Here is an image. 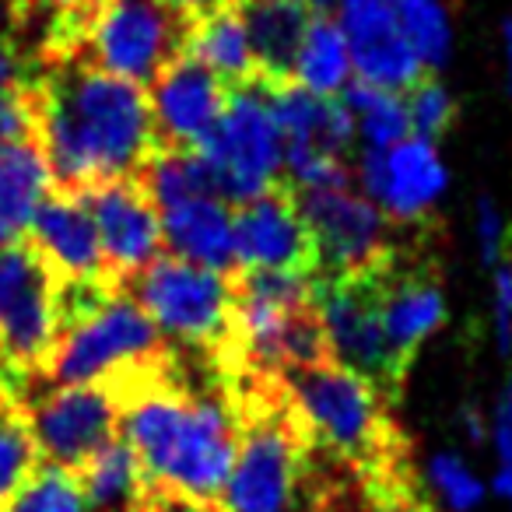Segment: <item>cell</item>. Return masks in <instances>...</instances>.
Listing matches in <instances>:
<instances>
[{
    "label": "cell",
    "mask_w": 512,
    "mask_h": 512,
    "mask_svg": "<svg viewBox=\"0 0 512 512\" xmlns=\"http://www.w3.org/2000/svg\"><path fill=\"white\" fill-rule=\"evenodd\" d=\"M165 8L169 11H176L183 22H200L204 15H211V11H218V8H225V4H235V0H162Z\"/></svg>",
    "instance_id": "40"
},
{
    "label": "cell",
    "mask_w": 512,
    "mask_h": 512,
    "mask_svg": "<svg viewBox=\"0 0 512 512\" xmlns=\"http://www.w3.org/2000/svg\"><path fill=\"white\" fill-rule=\"evenodd\" d=\"M235 267L242 271H313L316 249L295 193L271 190L235 211Z\"/></svg>",
    "instance_id": "16"
},
{
    "label": "cell",
    "mask_w": 512,
    "mask_h": 512,
    "mask_svg": "<svg viewBox=\"0 0 512 512\" xmlns=\"http://www.w3.org/2000/svg\"><path fill=\"white\" fill-rule=\"evenodd\" d=\"M39 467H43V456H39L29 414L15 400V393L0 390V512Z\"/></svg>",
    "instance_id": "29"
},
{
    "label": "cell",
    "mask_w": 512,
    "mask_h": 512,
    "mask_svg": "<svg viewBox=\"0 0 512 512\" xmlns=\"http://www.w3.org/2000/svg\"><path fill=\"white\" fill-rule=\"evenodd\" d=\"M81 193L99 228L102 253H106L109 278L116 281H134L148 264H155L165 253V235L162 218L137 176L130 179H109V183H95Z\"/></svg>",
    "instance_id": "14"
},
{
    "label": "cell",
    "mask_w": 512,
    "mask_h": 512,
    "mask_svg": "<svg viewBox=\"0 0 512 512\" xmlns=\"http://www.w3.org/2000/svg\"><path fill=\"white\" fill-rule=\"evenodd\" d=\"M407 109H411V130L418 137H425V141H439L456 123V99L439 81L421 78L407 92Z\"/></svg>",
    "instance_id": "33"
},
{
    "label": "cell",
    "mask_w": 512,
    "mask_h": 512,
    "mask_svg": "<svg viewBox=\"0 0 512 512\" xmlns=\"http://www.w3.org/2000/svg\"><path fill=\"white\" fill-rule=\"evenodd\" d=\"M355 78V64H351L348 39H344L341 25L334 15H313L306 29V39L299 46V57L292 67V81L313 95H341Z\"/></svg>",
    "instance_id": "26"
},
{
    "label": "cell",
    "mask_w": 512,
    "mask_h": 512,
    "mask_svg": "<svg viewBox=\"0 0 512 512\" xmlns=\"http://www.w3.org/2000/svg\"><path fill=\"white\" fill-rule=\"evenodd\" d=\"M502 53H505V88H509V99H512V18L502 22Z\"/></svg>",
    "instance_id": "44"
},
{
    "label": "cell",
    "mask_w": 512,
    "mask_h": 512,
    "mask_svg": "<svg viewBox=\"0 0 512 512\" xmlns=\"http://www.w3.org/2000/svg\"><path fill=\"white\" fill-rule=\"evenodd\" d=\"M358 193L372 200L390 221H418L442 200L449 169L439 144L411 134L386 151L362 148L355 162Z\"/></svg>",
    "instance_id": "13"
},
{
    "label": "cell",
    "mask_w": 512,
    "mask_h": 512,
    "mask_svg": "<svg viewBox=\"0 0 512 512\" xmlns=\"http://www.w3.org/2000/svg\"><path fill=\"white\" fill-rule=\"evenodd\" d=\"M148 102L155 116L158 148H197L225 109L228 85L183 50L151 81Z\"/></svg>",
    "instance_id": "17"
},
{
    "label": "cell",
    "mask_w": 512,
    "mask_h": 512,
    "mask_svg": "<svg viewBox=\"0 0 512 512\" xmlns=\"http://www.w3.org/2000/svg\"><path fill=\"white\" fill-rule=\"evenodd\" d=\"M379 320L390 341L397 362L407 369L418 348L446 323V295L432 274L421 271H397V267H379Z\"/></svg>",
    "instance_id": "20"
},
{
    "label": "cell",
    "mask_w": 512,
    "mask_h": 512,
    "mask_svg": "<svg viewBox=\"0 0 512 512\" xmlns=\"http://www.w3.org/2000/svg\"><path fill=\"white\" fill-rule=\"evenodd\" d=\"M60 278L32 242L0 249V383L46 372L60 337Z\"/></svg>",
    "instance_id": "7"
},
{
    "label": "cell",
    "mask_w": 512,
    "mask_h": 512,
    "mask_svg": "<svg viewBox=\"0 0 512 512\" xmlns=\"http://www.w3.org/2000/svg\"><path fill=\"white\" fill-rule=\"evenodd\" d=\"M39 456L78 474L120 428V397L109 386H53L25 407Z\"/></svg>",
    "instance_id": "12"
},
{
    "label": "cell",
    "mask_w": 512,
    "mask_h": 512,
    "mask_svg": "<svg viewBox=\"0 0 512 512\" xmlns=\"http://www.w3.org/2000/svg\"><path fill=\"white\" fill-rule=\"evenodd\" d=\"M460 425H463V435H467L470 442H484V435H491V421L484 418L474 404H467L460 411Z\"/></svg>",
    "instance_id": "42"
},
{
    "label": "cell",
    "mask_w": 512,
    "mask_h": 512,
    "mask_svg": "<svg viewBox=\"0 0 512 512\" xmlns=\"http://www.w3.org/2000/svg\"><path fill=\"white\" fill-rule=\"evenodd\" d=\"M50 193L53 169L36 137L0 144V249L25 242Z\"/></svg>",
    "instance_id": "23"
},
{
    "label": "cell",
    "mask_w": 512,
    "mask_h": 512,
    "mask_svg": "<svg viewBox=\"0 0 512 512\" xmlns=\"http://www.w3.org/2000/svg\"><path fill=\"white\" fill-rule=\"evenodd\" d=\"M36 74L39 130L53 183L88 190L109 179H130L158 151V130L148 92L81 57L46 60Z\"/></svg>",
    "instance_id": "1"
},
{
    "label": "cell",
    "mask_w": 512,
    "mask_h": 512,
    "mask_svg": "<svg viewBox=\"0 0 512 512\" xmlns=\"http://www.w3.org/2000/svg\"><path fill=\"white\" fill-rule=\"evenodd\" d=\"M186 53L197 57L207 71H214L228 88L246 85V81L260 78L256 74L253 46H249L246 25L235 4L211 11L200 22L190 25V36H186Z\"/></svg>",
    "instance_id": "25"
},
{
    "label": "cell",
    "mask_w": 512,
    "mask_h": 512,
    "mask_svg": "<svg viewBox=\"0 0 512 512\" xmlns=\"http://www.w3.org/2000/svg\"><path fill=\"white\" fill-rule=\"evenodd\" d=\"M92 0H29V8L43 11V15H53V18H78L85 15V8Z\"/></svg>",
    "instance_id": "41"
},
{
    "label": "cell",
    "mask_w": 512,
    "mask_h": 512,
    "mask_svg": "<svg viewBox=\"0 0 512 512\" xmlns=\"http://www.w3.org/2000/svg\"><path fill=\"white\" fill-rule=\"evenodd\" d=\"M137 183L144 186V193H148L158 211L183 204V200L221 197L211 165L193 148H158L148 158V165L137 172Z\"/></svg>",
    "instance_id": "27"
},
{
    "label": "cell",
    "mask_w": 512,
    "mask_h": 512,
    "mask_svg": "<svg viewBox=\"0 0 512 512\" xmlns=\"http://www.w3.org/2000/svg\"><path fill=\"white\" fill-rule=\"evenodd\" d=\"M4 512H88V505L74 470L43 463L29 477V484L4 505Z\"/></svg>",
    "instance_id": "31"
},
{
    "label": "cell",
    "mask_w": 512,
    "mask_h": 512,
    "mask_svg": "<svg viewBox=\"0 0 512 512\" xmlns=\"http://www.w3.org/2000/svg\"><path fill=\"white\" fill-rule=\"evenodd\" d=\"M491 491H495L502 502H509V509H512V467L495 470V477H491Z\"/></svg>",
    "instance_id": "43"
},
{
    "label": "cell",
    "mask_w": 512,
    "mask_h": 512,
    "mask_svg": "<svg viewBox=\"0 0 512 512\" xmlns=\"http://www.w3.org/2000/svg\"><path fill=\"white\" fill-rule=\"evenodd\" d=\"M474 235H477V253H481V264L495 267L498 260L505 256V221L502 211L491 197L477 200V211H474Z\"/></svg>",
    "instance_id": "36"
},
{
    "label": "cell",
    "mask_w": 512,
    "mask_h": 512,
    "mask_svg": "<svg viewBox=\"0 0 512 512\" xmlns=\"http://www.w3.org/2000/svg\"><path fill=\"white\" fill-rule=\"evenodd\" d=\"M36 81V64L18 43H0V92Z\"/></svg>",
    "instance_id": "37"
},
{
    "label": "cell",
    "mask_w": 512,
    "mask_h": 512,
    "mask_svg": "<svg viewBox=\"0 0 512 512\" xmlns=\"http://www.w3.org/2000/svg\"><path fill=\"white\" fill-rule=\"evenodd\" d=\"M502 411L512 418V379H509V390H505V400H502Z\"/></svg>",
    "instance_id": "46"
},
{
    "label": "cell",
    "mask_w": 512,
    "mask_h": 512,
    "mask_svg": "<svg viewBox=\"0 0 512 512\" xmlns=\"http://www.w3.org/2000/svg\"><path fill=\"white\" fill-rule=\"evenodd\" d=\"M235 8L253 46L256 74L267 85L292 81L295 57L313 22V8L306 0H235Z\"/></svg>",
    "instance_id": "22"
},
{
    "label": "cell",
    "mask_w": 512,
    "mask_h": 512,
    "mask_svg": "<svg viewBox=\"0 0 512 512\" xmlns=\"http://www.w3.org/2000/svg\"><path fill=\"white\" fill-rule=\"evenodd\" d=\"M334 18L348 39L358 81L407 95L425 78V67L404 39L393 0H337Z\"/></svg>",
    "instance_id": "15"
},
{
    "label": "cell",
    "mask_w": 512,
    "mask_h": 512,
    "mask_svg": "<svg viewBox=\"0 0 512 512\" xmlns=\"http://www.w3.org/2000/svg\"><path fill=\"white\" fill-rule=\"evenodd\" d=\"M39 130V95L36 81L0 92V144L29 141Z\"/></svg>",
    "instance_id": "34"
},
{
    "label": "cell",
    "mask_w": 512,
    "mask_h": 512,
    "mask_svg": "<svg viewBox=\"0 0 512 512\" xmlns=\"http://www.w3.org/2000/svg\"><path fill=\"white\" fill-rule=\"evenodd\" d=\"M165 337L144 306L102 285L60 288V337L46 376L53 386H109L144 379L162 362Z\"/></svg>",
    "instance_id": "3"
},
{
    "label": "cell",
    "mask_w": 512,
    "mask_h": 512,
    "mask_svg": "<svg viewBox=\"0 0 512 512\" xmlns=\"http://www.w3.org/2000/svg\"><path fill=\"white\" fill-rule=\"evenodd\" d=\"M292 414L302 432L341 460H383L390 425H386L379 386L337 362L285 372Z\"/></svg>",
    "instance_id": "6"
},
{
    "label": "cell",
    "mask_w": 512,
    "mask_h": 512,
    "mask_svg": "<svg viewBox=\"0 0 512 512\" xmlns=\"http://www.w3.org/2000/svg\"><path fill=\"white\" fill-rule=\"evenodd\" d=\"M316 249V278H355L386 264L390 218L365 193L341 190H302L295 193Z\"/></svg>",
    "instance_id": "11"
},
{
    "label": "cell",
    "mask_w": 512,
    "mask_h": 512,
    "mask_svg": "<svg viewBox=\"0 0 512 512\" xmlns=\"http://www.w3.org/2000/svg\"><path fill=\"white\" fill-rule=\"evenodd\" d=\"M158 218H162L165 249L172 256H183L190 264L211 267V271L235 267V214L228 200H183V204L158 211Z\"/></svg>",
    "instance_id": "21"
},
{
    "label": "cell",
    "mask_w": 512,
    "mask_h": 512,
    "mask_svg": "<svg viewBox=\"0 0 512 512\" xmlns=\"http://www.w3.org/2000/svg\"><path fill=\"white\" fill-rule=\"evenodd\" d=\"M190 22L162 0H92L74 18L71 53L134 85H151L183 53Z\"/></svg>",
    "instance_id": "4"
},
{
    "label": "cell",
    "mask_w": 512,
    "mask_h": 512,
    "mask_svg": "<svg viewBox=\"0 0 512 512\" xmlns=\"http://www.w3.org/2000/svg\"><path fill=\"white\" fill-rule=\"evenodd\" d=\"M88 512H141L148 502V477L137 453L113 439L78 470Z\"/></svg>",
    "instance_id": "24"
},
{
    "label": "cell",
    "mask_w": 512,
    "mask_h": 512,
    "mask_svg": "<svg viewBox=\"0 0 512 512\" xmlns=\"http://www.w3.org/2000/svg\"><path fill=\"white\" fill-rule=\"evenodd\" d=\"M313 302L330 362L390 390L404 379L407 369L397 362L379 320L376 271L355 278H316Z\"/></svg>",
    "instance_id": "10"
},
{
    "label": "cell",
    "mask_w": 512,
    "mask_h": 512,
    "mask_svg": "<svg viewBox=\"0 0 512 512\" xmlns=\"http://www.w3.org/2000/svg\"><path fill=\"white\" fill-rule=\"evenodd\" d=\"M274 116H278L281 137H285V169L306 162L313 155L344 158L358 141L355 113L341 95H313L295 81L271 85Z\"/></svg>",
    "instance_id": "19"
},
{
    "label": "cell",
    "mask_w": 512,
    "mask_h": 512,
    "mask_svg": "<svg viewBox=\"0 0 512 512\" xmlns=\"http://www.w3.org/2000/svg\"><path fill=\"white\" fill-rule=\"evenodd\" d=\"M155 379L144 376L120 397L123 442L155 491L214 502L239 453V414L214 393H186Z\"/></svg>",
    "instance_id": "2"
},
{
    "label": "cell",
    "mask_w": 512,
    "mask_h": 512,
    "mask_svg": "<svg viewBox=\"0 0 512 512\" xmlns=\"http://www.w3.org/2000/svg\"><path fill=\"white\" fill-rule=\"evenodd\" d=\"M341 99L348 102V109L355 113L358 141H362L365 148L386 151L414 134L411 109H407L404 92H390V88H376V85H369V81L351 78V85L341 92Z\"/></svg>",
    "instance_id": "28"
},
{
    "label": "cell",
    "mask_w": 512,
    "mask_h": 512,
    "mask_svg": "<svg viewBox=\"0 0 512 512\" xmlns=\"http://www.w3.org/2000/svg\"><path fill=\"white\" fill-rule=\"evenodd\" d=\"M428 488L449 512H474L484 502V481L456 453H435L425 467Z\"/></svg>",
    "instance_id": "32"
},
{
    "label": "cell",
    "mask_w": 512,
    "mask_h": 512,
    "mask_svg": "<svg viewBox=\"0 0 512 512\" xmlns=\"http://www.w3.org/2000/svg\"><path fill=\"white\" fill-rule=\"evenodd\" d=\"M130 285H134L130 295L155 320L162 337L200 351L232 341L235 288L225 271H211L183 256L162 253Z\"/></svg>",
    "instance_id": "9"
},
{
    "label": "cell",
    "mask_w": 512,
    "mask_h": 512,
    "mask_svg": "<svg viewBox=\"0 0 512 512\" xmlns=\"http://www.w3.org/2000/svg\"><path fill=\"white\" fill-rule=\"evenodd\" d=\"M309 8H313V15H334L337 0H306Z\"/></svg>",
    "instance_id": "45"
},
{
    "label": "cell",
    "mask_w": 512,
    "mask_h": 512,
    "mask_svg": "<svg viewBox=\"0 0 512 512\" xmlns=\"http://www.w3.org/2000/svg\"><path fill=\"white\" fill-rule=\"evenodd\" d=\"M193 151L211 165L218 193L228 204L242 207L278 190V179L285 176V137L274 116L271 85L253 78L228 88L218 123Z\"/></svg>",
    "instance_id": "5"
},
{
    "label": "cell",
    "mask_w": 512,
    "mask_h": 512,
    "mask_svg": "<svg viewBox=\"0 0 512 512\" xmlns=\"http://www.w3.org/2000/svg\"><path fill=\"white\" fill-rule=\"evenodd\" d=\"M151 491H155V488H151ZM141 512H221V509H211V502H197V498L155 491V495H148V502H144Z\"/></svg>",
    "instance_id": "39"
},
{
    "label": "cell",
    "mask_w": 512,
    "mask_h": 512,
    "mask_svg": "<svg viewBox=\"0 0 512 512\" xmlns=\"http://www.w3.org/2000/svg\"><path fill=\"white\" fill-rule=\"evenodd\" d=\"M29 0H0V43H22Z\"/></svg>",
    "instance_id": "38"
},
{
    "label": "cell",
    "mask_w": 512,
    "mask_h": 512,
    "mask_svg": "<svg viewBox=\"0 0 512 512\" xmlns=\"http://www.w3.org/2000/svg\"><path fill=\"white\" fill-rule=\"evenodd\" d=\"M407 46L425 71H442L453 57V18L446 0H393Z\"/></svg>",
    "instance_id": "30"
},
{
    "label": "cell",
    "mask_w": 512,
    "mask_h": 512,
    "mask_svg": "<svg viewBox=\"0 0 512 512\" xmlns=\"http://www.w3.org/2000/svg\"><path fill=\"white\" fill-rule=\"evenodd\" d=\"M32 246L43 256L60 285H102L109 278L99 228L85 197L57 190L46 197L32 221Z\"/></svg>",
    "instance_id": "18"
},
{
    "label": "cell",
    "mask_w": 512,
    "mask_h": 512,
    "mask_svg": "<svg viewBox=\"0 0 512 512\" xmlns=\"http://www.w3.org/2000/svg\"><path fill=\"white\" fill-rule=\"evenodd\" d=\"M292 407H256L242 425L221 512H306L309 460Z\"/></svg>",
    "instance_id": "8"
},
{
    "label": "cell",
    "mask_w": 512,
    "mask_h": 512,
    "mask_svg": "<svg viewBox=\"0 0 512 512\" xmlns=\"http://www.w3.org/2000/svg\"><path fill=\"white\" fill-rule=\"evenodd\" d=\"M491 323H495L498 351L512 358V249H505L491 278Z\"/></svg>",
    "instance_id": "35"
}]
</instances>
